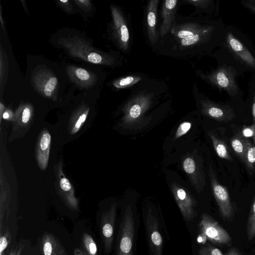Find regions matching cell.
I'll return each mask as SVG.
<instances>
[{
    "label": "cell",
    "mask_w": 255,
    "mask_h": 255,
    "mask_svg": "<svg viewBox=\"0 0 255 255\" xmlns=\"http://www.w3.org/2000/svg\"><path fill=\"white\" fill-rule=\"evenodd\" d=\"M61 48L72 57L95 64L110 65L114 59L108 55L97 50L78 36L60 37L57 41Z\"/></svg>",
    "instance_id": "6da1fadb"
},
{
    "label": "cell",
    "mask_w": 255,
    "mask_h": 255,
    "mask_svg": "<svg viewBox=\"0 0 255 255\" xmlns=\"http://www.w3.org/2000/svg\"><path fill=\"white\" fill-rule=\"evenodd\" d=\"M213 30L211 26L189 23L177 25L171 31L177 37L181 46L190 47L207 40Z\"/></svg>",
    "instance_id": "7a4b0ae2"
},
{
    "label": "cell",
    "mask_w": 255,
    "mask_h": 255,
    "mask_svg": "<svg viewBox=\"0 0 255 255\" xmlns=\"http://www.w3.org/2000/svg\"><path fill=\"white\" fill-rule=\"evenodd\" d=\"M135 227L130 205L124 211L117 237L116 255H132Z\"/></svg>",
    "instance_id": "3957f363"
},
{
    "label": "cell",
    "mask_w": 255,
    "mask_h": 255,
    "mask_svg": "<svg viewBox=\"0 0 255 255\" xmlns=\"http://www.w3.org/2000/svg\"><path fill=\"white\" fill-rule=\"evenodd\" d=\"M199 229V234L214 244L224 246H231L232 244V239L228 232L207 213L201 215Z\"/></svg>",
    "instance_id": "277c9868"
},
{
    "label": "cell",
    "mask_w": 255,
    "mask_h": 255,
    "mask_svg": "<svg viewBox=\"0 0 255 255\" xmlns=\"http://www.w3.org/2000/svg\"><path fill=\"white\" fill-rule=\"evenodd\" d=\"M31 81L36 91L46 98L53 99L58 93L60 86L59 79L48 68L36 69L32 74Z\"/></svg>",
    "instance_id": "5b68a950"
},
{
    "label": "cell",
    "mask_w": 255,
    "mask_h": 255,
    "mask_svg": "<svg viewBox=\"0 0 255 255\" xmlns=\"http://www.w3.org/2000/svg\"><path fill=\"white\" fill-rule=\"evenodd\" d=\"M208 173L212 193L219 213L223 219L230 220L233 216L234 209L228 188L219 182L216 174L211 165Z\"/></svg>",
    "instance_id": "8992f818"
},
{
    "label": "cell",
    "mask_w": 255,
    "mask_h": 255,
    "mask_svg": "<svg viewBox=\"0 0 255 255\" xmlns=\"http://www.w3.org/2000/svg\"><path fill=\"white\" fill-rule=\"evenodd\" d=\"M203 78L219 89L225 90L231 96H235L238 93L235 73L230 67L222 66L203 75Z\"/></svg>",
    "instance_id": "52a82bcc"
},
{
    "label": "cell",
    "mask_w": 255,
    "mask_h": 255,
    "mask_svg": "<svg viewBox=\"0 0 255 255\" xmlns=\"http://www.w3.org/2000/svg\"><path fill=\"white\" fill-rule=\"evenodd\" d=\"M171 189L184 220L188 222L193 220L197 216L195 209L197 204L195 199L188 191L177 183H172Z\"/></svg>",
    "instance_id": "ba28073f"
},
{
    "label": "cell",
    "mask_w": 255,
    "mask_h": 255,
    "mask_svg": "<svg viewBox=\"0 0 255 255\" xmlns=\"http://www.w3.org/2000/svg\"><path fill=\"white\" fill-rule=\"evenodd\" d=\"M113 19V32L119 47L126 51L129 46V34L128 27L121 11L115 6L111 7Z\"/></svg>",
    "instance_id": "9c48e42d"
},
{
    "label": "cell",
    "mask_w": 255,
    "mask_h": 255,
    "mask_svg": "<svg viewBox=\"0 0 255 255\" xmlns=\"http://www.w3.org/2000/svg\"><path fill=\"white\" fill-rule=\"evenodd\" d=\"M116 204H113L111 208L105 212L100 221V234L105 251L109 253L112 249L114 237V230L116 215Z\"/></svg>",
    "instance_id": "30bf717a"
},
{
    "label": "cell",
    "mask_w": 255,
    "mask_h": 255,
    "mask_svg": "<svg viewBox=\"0 0 255 255\" xmlns=\"http://www.w3.org/2000/svg\"><path fill=\"white\" fill-rule=\"evenodd\" d=\"M183 168L188 175L196 191L200 193L206 184V176L203 169L202 161L199 158L187 156L183 161Z\"/></svg>",
    "instance_id": "8fae6325"
},
{
    "label": "cell",
    "mask_w": 255,
    "mask_h": 255,
    "mask_svg": "<svg viewBox=\"0 0 255 255\" xmlns=\"http://www.w3.org/2000/svg\"><path fill=\"white\" fill-rule=\"evenodd\" d=\"M151 103V96L141 94L133 98L126 105L124 121L126 123L137 121L148 108Z\"/></svg>",
    "instance_id": "7c38bea8"
},
{
    "label": "cell",
    "mask_w": 255,
    "mask_h": 255,
    "mask_svg": "<svg viewBox=\"0 0 255 255\" xmlns=\"http://www.w3.org/2000/svg\"><path fill=\"white\" fill-rule=\"evenodd\" d=\"M202 107L204 115L218 122L229 123L236 117L233 108L227 104L205 100L202 102Z\"/></svg>",
    "instance_id": "4fadbf2b"
},
{
    "label": "cell",
    "mask_w": 255,
    "mask_h": 255,
    "mask_svg": "<svg viewBox=\"0 0 255 255\" xmlns=\"http://www.w3.org/2000/svg\"><path fill=\"white\" fill-rule=\"evenodd\" d=\"M146 231L153 255H162L163 239L157 219L149 210L145 219Z\"/></svg>",
    "instance_id": "5bb4252c"
},
{
    "label": "cell",
    "mask_w": 255,
    "mask_h": 255,
    "mask_svg": "<svg viewBox=\"0 0 255 255\" xmlns=\"http://www.w3.org/2000/svg\"><path fill=\"white\" fill-rule=\"evenodd\" d=\"M57 184L60 195L66 206L72 210H78V200L74 195L72 185L63 173L61 165L57 169Z\"/></svg>",
    "instance_id": "9a60e30c"
},
{
    "label": "cell",
    "mask_w": 255,
    "mask_h": 255,
    "mask_svg": "<svg viewBox=\"0 0 255 255\" xmlns=\"http://www.w3.org/2000/svg\"><path fill=\"white\" fill-rule=\"evenodd\" d=\"M66 70L71 81L79 88H91L97 82L96 75L84 68L69 65Z\"/></svg>",
    "instance_id": "2e32d148"
},
{
    "label": "cell",
    "mask_w": 255,
    "mask_h": 255,
    "mask_svg": "<svg viewBox=\"0 0 255 255\" xmlns=\"http://www.w3.org/2000/svg\"><path fill=\"white\" fill-rule=\"evenodd\" d=\"M226 39L230 50L246 66L255 69V58L244 45L232 33L227 34Z\"/></svg>",
    "instance_id": "e0dca14e"
},
{
    "label": "cell",
    "mask_w": 255,
    "mask_h": 255,
    "mask_svg": "<svg viewBox=\"0 0 255 255\" xmlns=\"http://www.w3.org/2000/svg\"><path fill=\"white\" fill-rule=\"evenodd\" d=\"M51 136L49 131L44 129L41 132L37 140L36 156L39 168L46 169L49 160Z\"/></svg>",
    "instance_id": "ac0fdd59"
},
{
    "label": "cell",
    "mask_w": 255,
    "mask_h": 255,
    "mask_svg": "<svg viewBox=\"0 0 255 255\" xmlns=\"http://www.w3.org/2000/svg\"><path fill=\"white\" fill-rule=\"evenodd\" d=\"M40 244L42 255H68L59 239L51 233L42 234Z\"/></svg>",
    "instance_id": "d6986e66"
},
{
    "label": "cell",
    "mask_w": 255,
    "mask_h": 255,
    "mask_svg": "<svg viewBox=\"0 0 255 255\" xmlns=\"http://www.w3.org/2000/svg\"><path fill=\"white\" fill-rule=\"evenodd\" d=\"M177 2L176 0H166L163 2L161 11L162 21L159 29V35L162 38L168 32L174 21Z\"/></svg>",
    "instance_id": "ffe728a7"
},
{
    "label": "cell",
    "mask_w": 255,
    "mask_h": 255,
    "mask_svg": "<svg viewBox=\"0 0 255 255\" xmlns=\"http://www.w3.org/2000/svg\"><path fill=\"white\" fill-rule=\"evenodd\" d=\"M158 0L148 1L146 10V27L148 37L150 43L154 45L158 39L156 32V18Z\"/></svg>",
    "instance_id": "44dd1931"
},
{
    "label": "cell",
    "mask_w": 255,
    "mask_h": 255,
    "mask_svg": "<svg viewBox=\"0 0 255 255\" xmlns=\"http://www.w3.org/2000/svg\"><path fill=\"white\" fill-rule=\"evenodd\" d=\"M252 141L244 137L241 133H237L230 139L231 147L240 160L245 162L247 149Z\"/></svg>",
    "instance_id": "7402d4cb"
},
{
    "label": "cell",
    "mask_w": 255,
    "mask_h": 255,
    "mask_svg": "<svg viewBox=\"0 0 255 255\" xmlns=\"http://www.w3.org/2000/svg\"><path fill=\"white\" fill-rule=\"evenodd\" d=\"M208 135L212 141L218 156L221 158L232 161L233 157L230 153L228 146L226 142L213 131H209Z\"/></svg>",
    "instance_id": "603a6c76"
},
{
    "label": "cell",
    "mask_w": 255,
    "mask_h": 255,
    "mask_svg": "<svg viewBox=\"0 0 255 255\" xmlns=\"http://www.w3.org/2000/svg\"><path fill=\"white\" fill-rule=\"evenodd\" d=\"M89 111V108L86 106H83L78 110L70 123L71 133L75 134L80 130L87 118Z\"/></svg>",
    "instance_id": "cb8c5ba5"
},
{
    "label": "cell",
    "mask_w": 255,
    "mask_h": 255,
    "mask_svg": "<svg viewBox=\"0 0 255 255\" xmlns=\"http://www.w3.org/2000/svg\"><path fill=\"white\" fill-rule=\"evenodd\" d=\"M32 110L28 105H22L18 107L14 115V122L21 126H26L31 120Z\"/></svg>",
    "instance_id": "d4e9b609"
},
{
    "label": "cell",
    "mask_w": 255,
    "mask_h": 255,
    "mask_svg": "<svg viewBox=\"0 0 255 255\" xmlns=\"http://www.w3.org/2000/svg\"><path fill=\"white\" fill-rule=\"evenodd\" d=\"M81 249L88 255H98V248L93 237L88 233L81 236Z\"/></svg>",
    "instance_id": "484cf974"
},
{
    "label": "cell",
    "mask_w": 255,
    "mask_h": 255,
    "mask_svg": "<svg viewBox=\"0 0 255 255\" xmlns=\"http://www.w3.org/2000/svg\"><path fill=\"white\" fill-rule=\"evenodd\" d=\"M247 236L249 241L255 237V194L251 206L247 225Z\"/></svg>",
    "instance_id": "4316f807"
},
{
    "label": "cell",
    "mask_w": 255,
    "mask_h": 255,
    "mask_svg": "<svg viewBox=\"0 0 255 255\" xmlns=\"http://www.w3.org/2000/svg\"><path fill=\"white\" fill-rule=\"evenodd\" d=\"M244 163L248 171L252 174L255 169V142H252L248 146Z\"/></svg>",
    "instance_id": "83f0119b"
},
{
    "label": "cell",
    "mask_w": 255,
    "mask_h": 255,
    "mask_svg": "<svg viewBox=\"0 0 255 255\" xmlns=\"http://www.w3.org/2000/svg\"><path fill=\"white\" fill-rule=\"evenodd\" d=\"M12 236L8 226L6 225L0 230V255H4V252L10 243Z\"/></svg>",
    "instance_id": "f1b7e54d"
},
{
    "label": "cell",
    "mask_w": 255,
    "mask_h": 255,
    "mask_svg": "<svg viewBox=\"0 0 255 255\" xmlns=\"http://www.w3.org/2000/svg\"><path fill=\"white\" fill-rule=\"evenodd\" d=\"M140 80V78L136 76H128L120 78L113 83L117 88H126L131 86Z\"/></svg>",
    "instance_id": "f546056e"
},
{
    "label": "cell",
    "mask_w": 255,
    "mask_h": 255,
    "mask_svg": "<svg viewBox=\"0 0 255 255\" xmlns=\"http://www.w3.org/2000/svg\"><path fill=\"white\" fill-rule=\"evenodd\" d=\"M198 254L199 255H224L220 250L209 244L201 247Z\"/></svg>",
    "instance_id": "4dcf8cb0"
},
{
    "label": "cell",
    "mask_w": 255,
    "mask_h": 255,
    "mask_svg": "<svg viewBox=\"0 0 255 255\" xmlns=\"http://www.w3.org/2000/svg\"><path fill=\"white\" fill-rule=\"evenodd\" d=\"M241 133L244 137L249 139L252 138L254 142H255V125L254 124L249 126H244Z\"/></svg>",
    "instance_id": "1f68e13d"
},
{
    "label": "cell",
    "mask_w": 255,
    "mask_h": 255,
    "mask_svg": "<svg viewBox=\"0 0 255 255\" xmlns=\"http://www.w3.org/2000/svg\"><path fill=\"white\" fill-rule=\"evenodd\" d=\"M191 124L189 122H184L178 127L175 134V138L177 139L185 134L190 129Z\"/></svg>",
    "instance_id": "d6a6232c"
},
{
    "label": "cell",
    "mask_w": 255,
    "mask_h": 255,
    "mask_svg": "<svg viewBox=\"0 0 255 255\" xmlns=\"http://www.w3.org/2000/svg\"><path fill=\"white\" fill-rule=\"evenodd\" d=\"M57 4L61 7L65 11L69 14H73L74 12L73 5L71 1L69 0H56Z\"/></svg>",
    "instance_id": "836d02e7"
},
{
    "label": "cell",
    "mask_w": 255,
    "mask_h": 255,
    "mask_svg": "<svg viewBox=\"0 0 255 255\" xmlns=\"http://www.w3.org/2000/svg\"><path fill=\"white\" fill-rule=\"evenodd\" d=\"M75 4L85 11H89L92 9L91 1L89 0H74Z\"/></svg>",
    "instance_id": "e575fe53"
},
{
    "label": "cell",
    "mask_w": 255,
    "mask_h": 255,
    "mask_svg": "<svg viewBox=\"0 0 255 255\" xmlns=\"http://www.w3.org/2000/svg\"><path fill=\"white\" fill-rule=\"evenodd\" d=\"M24 246L22 241L18 242L12 247L8 255H21Z\"/></svg>",
    "instance_id": "d590c367"
},
{
    "label": "cell",
    "mask_w": 255,
    "mask_h": 255,
    "mask_svg": "<svg viewBox=\"0 0 255 255\" xmlns=\"http://www.w3.org/2000/svg\"><path fill=\"white\" fill-rule=\"evenodd\" d=\"M187 1L196 7L205 8L208 7L212 1L210 0H191Z\"/></svg>",
    "instance_id": "8d00e7d4"
},
{
    "label": "cell",
    "mask_w": 255,
    "mask_h": 255,
    "mask_svg": "<svg viewBox=\"0 0 255 255\" xmlns=\"http://www.w3.org/2000/svg\"><path fill=\"white\" fill-rule=\"evenodd\" d=\"M242 3L245 7L255 13V0H244Z\"/></svg>",
    "instance_id": "74e56055"
},
{
    "label": "cell",
    "mask_w": 255,
    "mask_h": 255,
    "mask_svg": "<svg viewBox=\"0 0 255 255\" xmlns=\"http://www.w3.org/2000/svg\"><path fill=\"white\" fill-rule=\"evenodd\" d=\"M226 255H243L237 248H231Z\"/></svg>",
    "instance_id": "f35d334b"
},
{
    "label": "cell",
    "mask_w": 255,
    "mask_h": 255,
    "mask_svg": "<svg viewBox=\"0 0 255 255\" xmlns=\"http://www.w3.org/2000/svg\"><path fill=\"white\" fill-rule=\"evenodd\" d=\"M74 255H88L81 248H76L73 251Z\"/></svg>",
    "instance_id": "ab89813d"
},
{
    "label": "cell",
    "mask_w": 255,
    "mask_h": 255,
    "mask_svg": "<svg viewBox=\"0 0 255 255\" xmlns=\"http://www.w3.org/2000/svg\"><path fill=\"white\" fill-rule=\"evenodd\" d=\"M252 115L254 121L253 124L255 125V93H254L253 99Z\"/></svg>",
    "instance_id": "60d3db41"
},
{
    "label": "cell",
    "mask_w": 255,
    "mask_h": 255,
    "mask_svg": "<svg viewBox=\"0 0 255 255\" xmlns=\"http://www.w3.org/2000/svg\"><path fill=\"white\" fill-rule=\"evenodd\" d=\"M11 118H12L11 112L8 110L5 111L2 115V118L5 120H9Z\"/></svg>",
    "instance_id": "b9f144b4"
},
{
    "label": "cell",
    "mask_w": 255,
    "mask_h": 255,
    "mask_svg": "<svg viewBox=\"0 0 255 255\" xmlns=\"http://www.w3.org/2000/svg\"><path fill=\"white\" fill-rule=\"evenodd\" d=\"M4 106L2 105V104L1 103L0 104V122L1 121V119L2 118V115L4 113Z\"/></svg>",
    "instance_id": "7bdbcfd3"
}]
</instances>
